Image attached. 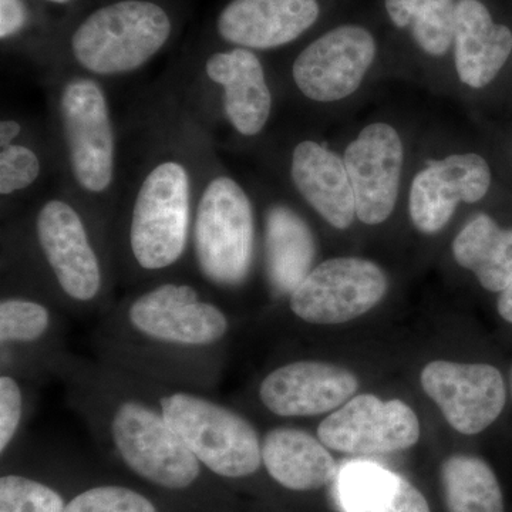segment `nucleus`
<instances>
[{
	"label": "nucleus",
	"mask_w": 512,
	"mask_h": 512,
	"mask_svg": "<svg viewBox=\"0 0 512 512\" xmlns=\"http://www.w3.org/2000/svg\"><path fill=\"white\" fill-rule=\"evenodd\" d=\"M173 32L170 16L148 0H119L94 10L72 36L74 60L94 76L136 72L160 52Z\"/></svg>",
	"instance_id": "nucleus-1"
},
{
	"label": "nucleus",
	"mask_w": 512,
	"mask_h": 512,
	"mask_svg": "<svg viewBox=\"0 0 512 512\" xmlns=\"http://www.w3.org/2000/svg\"><path fill=\"white\" fill-rule=\"evenodd\" d=\"M103 397L107 436L131 471L165 490H188L197 483L204 466L158 407L133 397Z\"/></svg>",
	"instance_id": "nucleus-2"
},
{
	"label": "nucleus",
	"mask_w": 512,
	"mask_h": 512,
	"mask_svg": "<svg viewBox=\"0 0 512 512\" xmlns=\"http://www.w3.org/2000/svg\"><path fill=\"white\" fill-rule=\"evenodd\" d=\"M158 410L211 473L245 478L261 468L258 431L235 410L185 390L161 394Z\"/></svg>",
	"instance_id": "nucleus-3"
},
{
	"label": "nucleus",
	"mask_w": 512,
	"mask_h": 512,
	"mask_svg": "<svg viewBox=\"0 0 512 512\" xmlns=\"http://www.w3.org/2000/svg\"><path fill=\"white\" fill-rule=\"evenodd\" d=\"M254 208L247 192L228 175L202 190L194 218V252L202 275L221 288L247 279L254 261Z\"/></svg>",
	"instance_id": "nucleus-4"
},
{
	"label": "nucleus",
	"mask_w": 512,
	"mask_h": 512,
	"mask_svg": "<svg viewBox=\"0 0 512 512\" xmlns=\"http://www.w3.org/2000/svg\"><path fill=\"white\" fill-rule=\"evenodd\" d=\"M191 229V177L178 160L160 161L138 188L130 248L144 271L170 268L183 258Z\"/></svg>",
	"instance_id": "nucleus-5"
},
{
	"label": "nucleus",
	"mask_w": 512,
	"mask_h": 512,
	"mask_svg": "<svg viewBox=\"0 0 512 512\" xmlns=\"http://www.w3.org/2000/svg\"><path fill=\"white\" fill-rule=\"evenodd\" d=\"M59 116L70 168L82 190L101 194L116 171V137L103 87L90 77H74L59 94Z\"/></svg>",
	"instance_id": "nucleus-6"
},
{
	"label": "nucleus",
	"mask_w": 512,
	"mask_h": 512,
	"mask_svg": "<svg viewBox=\"0 0 512 512\" xmlns=\"http://www.w3.org/2000/svg\"><path fill=\"white\" fill-rule=\"evenodd\" d=\"M127 323L141 339L178 350L212 348L229 330L222 309L204 301L194 286L171 282L137 296L127 308Z\"/></svg>",
	"instance_id": "nucleus-7"
},
{
	"label": "nucleus",
	"mask_w": 512,
	"mask_h": 512,
	"mask_svg": "<svg viewBox=\"0 0 512 512\" xmlns=\"http://www.w3.org/2000/svg\"><path fill=\"white\" fill-rule=\"evenodd\" d=\"M387 276L369 259L332 258L312 269L289 295L292 312L312 325H339L382 301Z\"/></svg>",
	"instance_id": "nucleus-8"
},
{
	"label": "nucleus",
	"mask_w": 512,
	"mask_h": 512,
	"mask_svg": "<svg viewBox=\"0 0 512 512\" xmlns=\"http://www.w3.org/2000/svg\"><path fill=\"white\" fill-rule=\"evenodd\" d=\"M318 439L330 450L353 456L389 454L413 447L420 439V423L402 400L384 402L360 394L319 424Z\"/></svg>",
	"instance_id": "nucleus-9"
},
{
	"label": "nucleus",
	"mask_w": 512,
	"mask_h": 512,
	"mask_svg": "<svg viewBox=\"0 0 512 512\" xmlns=\"http://www.w3.org/2000/svg\"><path fill=\"white\" fill-rule=\"evenodd\" d=\"M421 387L458 433L473 436L503 413L507 389L500 370L483 363L434 360L424 367Z\"/></svg>",
	"instance_id": "nucleus-10"
},
{
	"label": "nucleus",
	"mask_w": 512,
	"mask_h": 512,
	"mask_svg": "<svg viewBox=\"0 0 512 512\" xmlns=\"http://www.w3.org/2000/svg\"><path fill=\"white\" fill-rule=\"evenodd\" d=\"M376 57V42L360 26H340L302 50L292 74L303 96L319 103L346 99L356 92Z\"/></svg>",
	"instance_id": "nucleus-11"
},
{
	"label": "nucleus",
	"mask_w": 512,
	"mask_h": 512,
	"mask_svg": "<svg viewBox=\"0 0 512 512\" xmlns=\"http://www.w3.org/2000/svg\"><path fill=\"white\" fill-rule=\"evenodd\" d=\"M35 231L60 291L77 303L94 301L103 288V271L79 212L52 198L37 212Z\"/></svg>",
	"instance_id": "nucleus-12"
},
{
	"label": "nucleus",
	"mask_w": 512,
	"mask_h": 512,
	"mask_svg": "<svg viewBox=\"0 0 512 512\" xmlns=\"http://www.w3.org/2000/svg\"><path fill=\"white\" fill-rule=\"evenodd\" d=\"M356 217L367 225L382 224L392 215L399 195L403 167V143L386 123L370 124L346 148Z\"/></svg>",
	"instance_id": "nucleus-13"
},
{
	"label": "nucleus",
	"mask_w": 512,
	"mask_h": 512,
	"mask_svg": "<svg viewBox=\"0 0 512 512\" xmlns=\"http://www.w3.org/2000/svg\"><path fill=\"white\" fill-rule=\"evenodd\" d=\"M359 389V380L345 367L301 360L275 369L262 380L259 399L279 417H312L335 412Z\"/></svg>",
	"instance_id": "nucleus-14"
},
{
	"label": "nucleus",
	"mask_w": 512,
	"mask_h": 512,
	"mask_svg": "<svg viewBox=\"0 0 512 512\" xmlns=\"http://www.w3.org/2000/svg\"><path fill=\"white\" fill-rule=\"evenodd\" d=\"M491 185L490 165L478 154H456L424 168L410 190V217L424 234H436L460 202L480 201Z\"/></svg>",
	"instance_id": "nucleus-15"
},
{
	"label": "nucleus",
	"mask_w": 512,
	"mask_h": 512,
	"mask_svg": "<svg viewBox=\"0 0 512 512\" xmlns=\"http://www.w3.org/2000/svg\"><path fill=\"white\" fill-rule=\"evenodd\" d=\"M318 18V0H231L217 28L235 47L266 50L298 39Z\"/></svg>",
	"instance_id": "nucleus-16"
},
{
	"label": "nucleus",
	"mask_w": 512,
	"mask_h": 512,
	"mask_svg": "<svg viewBox=\"0 0 512 512\" xmlns=\"http://www.w3.org/2000/svg\"><path fill=\"white\" fill-rule=\"evenodd\" d=\"M205 72L221 87L224 113L235 131L247 137L261 133L271 116L272 94L258 56L244 47L214 53Z\"/></svg>",
	"instance_id": "nucleus-17"
},
{
	"label": "nucleus",
	"mask_w": 512,
	"mask_h": 512,
	"mask_svg": "<svg viewBox=\"0 0 512 512\" xmlns=\"http://www.w3.org/2000/svg\"><path fill=\"white\" fill-rule=\"evenodd\" d=\"M293 184L333 228L346 229L356 217L355 195L343 158L315 141H302L292 153Z\"/></svg>",
	"instance_id": "nucleus-18"
},
{
	"label": "nucleus",
	"mask_w": 512,
	"mask_h": 512,
	"mask_svg": "<svg viewBox=\"0 0 512 512\" xmlns=\"http://www.w3.org/2000/svg\"><path fill=\"white\" fill-rule=\"evenodd\" d=\"M454 45L461 82L483 89L493 82L510 57L512 33L507 26L494 23L480 0H458Z\"/></svg>",
	"instance_id": "nucleus-19"
},
{
	"label": "nucleus",
	"mask_w": 512,
	"mask_h": 512,
	"mask_svg": "<svg viewBox=\"0 0 512 512\" xmlns=\"http://www.w3.org/2000/svg\"><path fill=\"white\" fill-rule=\"evenodd\" d=\"M262 466L276 483L292 491H313L338 476L328 447L308 431L276 427L262 440Z\"/></svg>",
	"instance_id": "nucleus-20"
},
{
	"label": "nucleus",
	"mask_w": 512,
	"mask_h": 512,
	"mask_svg": "<svg viewBox=\"0 0 512 512\" xmlns=\"http://www.w3.org/2000/svg\"><path fill=\"white\" fill-rule=\"evenodd\" d=\"M266 266L275 291L291 295L312 271L315 239L305 221L285 205L266 212Z\"/></svg>",
	"instance_id": "nucleus-21"
},
{
	"label": "nucleus",
	"mask_w": 512,
	"mask_h": 512,
	"mask_svg": "<svg viewBox=\"0 0 512 512\" xmlns=\"http://www.w3.org/2000/svg\"><path fill=\"white\" fill-rule=\"evenodd\" d=\"M457 264L476 274L490 292H503L512 281V229L498 227L480 214L458 232L453 242Z\"/></svg>",
	"instance_id": "nucleus-22"
},
{
	"label": "nucleus",
	"mask_w": 512,
	"mask_h": 512,
	"mask_svg": "<svg viewBox=\"0 0 512 512\" xmlns=\"http://www.w3.org/2000/svg\"><path fill=\"white\" fill-rule=\"evenodd\" d=\"M448 512H504L503 491L481 458L448 457L441 466Z\"/></svg>",
	"instance_id": "nucleus-23"
},
{
	"label": "nucleus",
	"mask_w": 512,
	"mask_h": 512,
	"mask_svg": "<svg viewBox=\"0 0 512 512\" xmlns=\"http://www.w3.org/2000/svg\"><path fill=\"white\" fill-rule=\"evenodd\" d=\"M397 28H412L417 45L431 56L446 55L454 42V0H384Z\"/></svg>",
	"instance_id": "nucleus-24"
},
{
	"label": "nucleus",
	"mask_w": 512,
	"mask_h": 512,
	"mask_svg": "<svg viewBox=\"0 0 512 512\" xmlns=\"http://www.w3.org/2000/svg\"><path fill=\"white\" fill-rule=\"evenodd\" d=\"M402 476L377 466L357 461L346 464L336 476V495L345 512H390Z\"/></svg>",
	"instance_id": "nucleus-25"
},
{
	"label": "nucleus",
	"mask_w": 512,
	"mask_h": 512,
	"mask_svg": "<svg viewBox=\"0 0 512 512\" xmlns=\"http://www.w3.org/2000/svg\"><path fill=\"white\" fill-rule=\"evenodd\" d=\"M52 315L43 303L26 298H5L0 302L2 346L29 345L49 332Z\"/></svg>",
	"instance_id": "nucleus-26"
},
{
	"label": "nucleus",
	"mask_w": 512,
	"mask_h": 512,
	"mask_svg": "<svg viewBox=\"0 0 512 512\" xmlns=\"http://www.w3.org/2000/svg\"><path fill=\"white\" fill-rule=\"evenodd\" d=\"M66 504L57 491L32 478H0V512H63Z\"/></svg>",
	"instance_id": "nucleus-27"
},
{
	"label": "nucleus",
	"mask_w": 512,
	"mask_h": 512,
	"mask_svg": "<svg viewBox=\"0 0 512 512\" xmlns=\"http://www.w3.org/2000/svg\"><path fill=\"white\" fill-rule=\"evenodd\" d=\"M63 512H158L143 494L120 485H101L83 491Z\"/></svg>",
	"instance_id": "nucleus-28"
},
{
	"label": "nucleus",
	"mask_w": 512,
	"mask_h": 512,
	"mask_svg": "<svg viewBox=\"0 0 512 512\" xmlns=\"http://www.w3.org/2000/svg\"><path fill=\"white\" fill-rule=\"evenodd\" d=\"M42 164L32 148L12 144L0 151V194H15L36 183Z\"/></svg>",
	"instance_id": "nucleus-29"
},
{
	"label": "nucleus",
	"mask_w": 512,
	"mask_h": 512,
	"mask_svg": "<svg viewBox=\"0 0 512 512\" xmlns=\"http://www.w3.org/2000/svg\"><path fill=\"white\" fill-rule=\"evenodd\" d=\"M23 392L15 377H0V453L5 454L18 436L23 419Z\"/></svg>",
	"instance_id": "nucleus-30"
},
{
	"label": "nucleus",
	"mask_w": 512,
	"mask_h": 512,
	"mask_svg": "<svg viewBox=\"0 0 512 512\" xmlns=\"http://www.w3.org/2000/svg\"><path fill=\"white\" fill-rule=\"evenodd\" d=\"M29 13L23 0H0V37L18 35L28 23Z\"/></svg>",
	"instance_id": "nucleus-31"
},
{
	"label": "nucleus",
	"mask_w": 512,
	"mask_h": 512,
	"mask_svg": "<svg viewBox=\"0 0 512 512\" xmlns=\"http://www.w3.org/2000/svg\"><path fill=\"white\" fill-rule=\"evenodd\" d=\"M390 512H430V507L424 495L410 481L402 477L396 503Z\"/></svg>",
	"instance_id": "nucleus-32"
},
{
	"label": "nucleus",
	"mask_w": 512,
	"mask_h": 512,
	"mask_svg": "<svg viewBox=\"0 0 512 512\" xmlns=\"http://www.w3.org/2000/svg\"><path fill=\"white\" fill-rule=\"evenodd\" d=\"M20 133H22V124L18 120H3L0 123V147L5 148L15 144Z\"/></svg>",
	"instance_id": "nucleus-33"
},
{
	"label": "nucleus",
	"mask_w": 512,
	"mask_h": 512,
	"mask_svg": "<svg viewBox=\"0 0 512 512\" xmlns=\"http://www.w3.org/2000/svg\"><path fill=\"white\" fill-rule=\"evenodd\" d=\"M498 313L503 316V319L512 323V281L511 284L501 292L500 298L497 303Z\"/></svg>",
	"instance_id": "nucleus-34"
},
{
	"label": "nucleus",
	"mask_w": 512,
	"mask_h": 512,
	"mask_svg": "<svg viewBox=\"0 0 512 512\" xmlns=\"http://www.w3.org/2000/svg\"><path fill=\"white\" fill-rule=\"evenodd\" d=\"M47 2L57 3V5H66V3L72 2V0H47Z\"/></svg>",
	"instance_id": "nucleus-35"
},
{
	"label": "nucleus",
	"mask_w": 512,
	"mask_h": 512,
	"mask_svg": "<svg viewBox=\"0 0 512 512\" xmlns=\"http://www.w3.org/2000/svg\"><path fill=\"white\" fill-rule=\"evenodd\" d=\"M511 396H512V372H511Z\"/></svg>",
	"instance_id": "nucleus-36"
}]
</instances>
